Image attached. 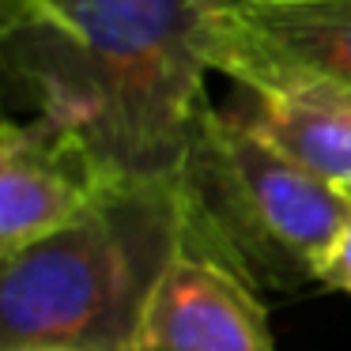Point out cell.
<instances>
[{"instance_id":"obj_3","label":"cell","mask_w":351,"mask_h":351,"mask_svg":"<svg viewBox=\"0 0 351 351\" xmlns=\"http://www.w3.org/2000/svg\"><path fill=\"white\" fill-rule=\"evenodd\" d=\"M189 185L227 253L272 283L317 280V265L351 219V197L272 144L245 114L208 110Z\"/></svg>"},{"instance_id":"obj_2","label":"cell","mask_w":351,"mask_h":351,"mask_svg":"<svg viewBox=\"0 0 351 351\" xmlns=\"http://www.w3.org/2000/svg\"><path fill=\"white\" fill-rule=\"evenodd\" d=\"M193 242L219 238L189 178H117L87 215L0 261V351H117L159 272Z\"/></svg>"},{"instance_id":"obj_6","label":"cell","mask_w":351,"mask_h":351,"mask_svg":"<svg viewBox=\"0 0 351 351\" xmlns=\"http://www.w3.org/2000/svg\"><path fill=\"white\" fill-rule=\"evenodd\" d=\"M117 178L49 117L0 129V261L64 230Z\"/></svg>"},{"instance_id":"obj_8","label":"cell","mask_w":351,"mask_h":351,"mask_svg":"<svg viewBox=\"0 0 351 351\" xmlns=\"http://www.w3.org/2000/svg\"><path fill=\"white\" fill-rule=\"evenodd\" d=\"M317 283L332 291H343L351 295V219L343 223V230L336 234V242L328 245V253L321 257L317 265Z\"/></svg>"},{"instance_id":"obj_4","label":"cell","mask_w":351,"mask_h":351,"mask_svg":"<svg viewBox=\"0 0 351 351\" xmlns=\"http://www.w3.org/2000/svg\"><path fill=\"white\" fill-rule=\"evenodd\" d=\"M117 351H276L253 276L219 242L174 253Z\"/></svg>"},{"instance_id":"obj_9","label":"cell","mask_w":351,"mask_h":351,"mask_svg":"<svg viewBox=\"0 0 351 351\" xmlns=\"http://www.w3.org/2000/svg\"><path fill=\"white\" fill-rule=\"evenodd\" d=\"M200 8H219V4H238V0H197Z\"/></svg>"},{"instance_id":"obj_11","label":"cell","mask_w":351,"mask_h":351,"mask_svg":"<svg viewBox=\"0 0 351 351\" xmlns=\"http://www.w3.org/2000/svg\"><path fill=\"white\" fill-rule=\"evenodd\" d=\"M340 189H343V193H348V197H351V185H340Z\"/></svg>"},{"instance_id":"obj_5","label":"cell","mask_w":351,"mask_h":351,"mask_svg":"<svg viewBox=\"0 0 351 351\" xmlns=\"http://www.w3.org/2000/svg\"><path fill=\"white\" fill-rule=\"evenodd\" d=\"M200 57L250 87L265 76L351 84V0H238L200 8Z\"/></svg>"},{"instance_id":"obj_10","label":"cell","mask_w":351,"mask_h":351,"mask_svg":"<svg viewBox=\"0 0 351 351\" xmlns=\"http://www.w3.org/2000/svg\"><path fill=\"white\" fill-rule=\"evenodd\" d=\"M23 351H72V348H23Z\"/></svg>"},{"instance_id":"obj_7","label":"cell","mask_w":351,"mask_h":351,"mask_svg":"<svg viewBox=\"0 0 351 351\" xmlns=\"http://www.w3.org/2000/svg\"><path fill=\"white\" fill-rule=\"evenodd\" d=\"M250 121L280 152L332 185H351V84L265 76L250 84Z\"/></svg>"},{"instance_id":"obj_1","label":"cell","mask_w":351,"mask_h":351,"mask_svg":"<svg viewBox=\"0 0 351 351\" xmlns=\"http://www.w3.org/2000/svg\"><path fill=\"white\" fill-rule=\"evenodd\" d=\"M197 0H46L4 31L42 117L114 178L185 182L208 117Z\"/></svg>"}]
</instances>
